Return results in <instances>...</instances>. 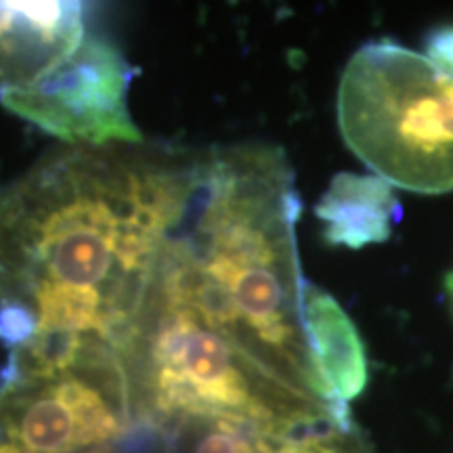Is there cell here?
Masks as SVG:
<instances>
[{
  "instance_id": "9",
  "label": "cell",
  "mask_w": 453,
  "mask_h": 453,
  "mask_svg": "<svg viewBox=\"0 0 453 453\" xmlns=\"http://www.w3.org/2000/svg\"><path fill=\"white\" fill-rule=\"evenodd\" d=\"M426 59L441 73L453 78V26L434 27L426 38Z\"/></svg>"
},
{
  "instance_id": "3",
  "label": "cell",
  "mask_w": 453,
  "mask_h": 453,
  "mask_svg": "<svg viewBox=\"0 0 453 453\" xmlns=\"http://www.w3.org/2000/svg\"><path fill=\"white\" fill-rule=\"evenodd\" d=\"M344 143L390 187L453 191V78L393 41L364 44L338 87Z\"/></svg>"
},
{
  "instance_id": "1",
  "label": "cell",
  "mask_w": 453,
  "mask_h": 453,
  "mask_svg": "<svg viewBox=\"0 0 453 453\" xmlns=\"http://www.w3.org/2000/svg\"><path fill=\"white\" fill-rule=\"evenodd\" d=\"M179 151L59 150L0 187L4 382L49 378L110 350L127 364L143 311Z\"/></svg>"
},
{
  "instance_id": "2",
  "label": "cell",
  "mask_w": 453,
  "mask_h": 453,
  "mask_svg": "<svg viewBox=\"0 0 453 453\" xmlns=\"http://www.w3.org/2000/svg\"><path fill=\"white\" fill-rule=\"evenodd\" d=\"M298 217L294 173L280 147L179 151L143 307L187 317L340 407L317 373L304 330Z\"/></svg>"
},
{
  "instance_id": "7",
  "label": "cell",
  "mask_w": 453,
  "mask_h": 453,
  "mask_svg": "<svg viewBox=\"0 0 453 453\" xmlns=\"http://www.w3.org/2000/svg\"><path fill=\"white\" fill-rule=\"evenodd\" d=\"M304 330L317 373L334 403L349 407L367 387L364 340L332 294L324 288H304Z\"/></svg>"
},
{
  "instance_id": "10",
  "label": "cell",
  "mask_w": 453,
  "mask_h": 453,
  "mask_svg": "<svg viewBox=\"0 0 453 453\" xmlns=\"http://www.w3.org/2000/svg\"><path fill=\"white\" fill-rule=\"evenodd\" d=\"M445 288H447V294H449V298H451V304H453V271H449V273H447Z\"/></svg>"
},
{
  "instance_id": "4",
  "label": "cell",
  "mask_w": 453,
  "mask_h": 453,
  "mask_svg": "<svg viewBox=\"0 0 453 453\" xmlns=\"http://www.w3.org/2000/svg\"><path fill=\"white\" fill-rule=\"evenodd\" d=\"M130 382L120 357L97 353L49 378H17L0 393V439L27 453H81L120 437Z\"/></svg>"
},
{
  "instance_id": "6",
  "label": "cell",
  "mask_w": 453,
  "mask_h": 453,
  "mask_svg": "<svg viewBox=\"0 0 453 453\" xmlns=\"http://www.w3.org/2000/svg\"><path fill=\"white\" fill-rule=\"evenodd\" d=\"M82 38V4L0 3V95L36 81Z\"/></svg>"
},
{
  "instance_id": "8",
  "label": "cell",
  "mask_w": 453,
  "mask_h": 453,
  "mask_svg": "<svg viewBox=\"0 0 453 453\" xmlns=\"http://www.w3.org/2000/svg\"><path fill=\"white\" fill-rule=\"evenodd\" d=\"M324 240L350 250L382 243L401 219L393 187L376 174L338 173L315 208Z\"/></svg>"
},
{
  "instance_id": "5",
  "label": "cell",
  "mask_w": 453,
  "mask_h": 453,
  "mask_svg": "<svg viewBox=\"0 0 453 453\" xmlns=\"http://www.w3.org/2000/svg\"><path fill=\"white\" fill-rule=\"evenodd\" d=\"M130 65L111 42L84 36L59 64L0 104L72 147L139 145L143 134L128 111Z\"/></svg>"
}]
</instances>
